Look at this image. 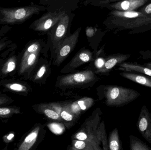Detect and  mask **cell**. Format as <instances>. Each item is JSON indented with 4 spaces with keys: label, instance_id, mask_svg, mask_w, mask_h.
<instances>
[{
    "label": "cell",
    "instance_id": "9c48e42d",
    "mask_svg": "<svg viewBox=\"0 0 151 150\" xmlns=\"http://www.w3.org/2000/svg\"><path fill=\"white\" fill-rule=\"evenodd\" d=\"M44 128L41 125L37 124L28 133L23 136L17 144L18 150H30L36 147L44 135Z\"/></svg>",
    "mask_w": 151,
    "mask_h": 150
},
{
    "label": "cell",
    "instance_id": "44dd1931",
    "mask_svg": "<svg viewBox=\"0 0 151 150\" xmlns=\"http://www.w3.org/2000/svg\"><path fill=\"white\" fill-rule=\"evenodd\" d=\"M109 149L111 150H122V142L119 135V131L115 128L111 132L109 136Z\"/></svg>",
    "mask_w": 151,
    "mask_h": 150
},
{
    "label": "cell",
    "instance_id": "52a82bcc",
    "mask_svg": "<svg viewBox=\"0 0 151 150\" xmlns=\"http://www.w3.org/2000/svg\"><path fill=\"white\" fill-rule=\"evenodd\" d=\"M81 28H78L72 34L67 36L54 54L53 64L59 67L73 51L78 40Z\"/></svg>",
    "mask_w": 151,
    "mask_h": 150
},
{
    "label": "cell",
    "instance_id": "cb8c5ba5",
    "mask_svg": "<svg viewBox=\"0 0 151 150\" xmlns=\"http://www.w3.org/2000/svg\"><path fill=\"white\" fill-rule=\"evenodd\" d=\"M47 69V65L46 64H43L39 67V69L34 74L31 75L29 77L31 81L38 82L44 77L46 74Z\"/></svg>",
    "mask_w": 151,
    "mask_h": 150
},
{
    "label": "cell",
    "instance_id": "9a60e30c",
    "mask_svg": "<svg viewBox=\"0 0 151 150\" xmlns=\"http://www.w3.org/2000/svg\"><path fill=\"white\" fill-rule=\"evenodd\" d=\"M119 70L129 72H135L143 74L151 77V69L144 64H138L137 63L124 62L119 64Z\"/></svg>",
    "mask_w": 151,
    "mask_h": 150
},
{
    "label": "cell",
    "instance_id": "1f68e13d",
    "mask_svg": "<svg viewBox=\"0 0 151 150\" xmlns=\"http://www.w3.org/2000/svg\"><path fill=\"white\" fill-rule=\"evenodd\" d=\"M51 1H53V0H41L40 2L41 3H43Z\"/></svg>",
    "mask_w": 151,
    "mask_h": 150
},
{
    "label": "cell",
    "instance_id": "7402d4cb",
    "mask_svg": "<svg viewBox=\"0 0 151 150\" xmlns=\"http://www.w3.org/2000/svg\"><path fill=\"white\" fill-rule=\"evenodd\" d=\"M129 148L131 150H151L145 143L135 136H129Z\"/></svg>",
    "mask_w": 151,
    "mask_h": 150
},
{
    "label": "cell",
    "instance_id": "6da1fadb",
    "mask_svg": "<svg viewBox=\"0 0 151 150\" xmlns=\"http://www.w3.org/2000/svg\"><path fill=\"white\" fill-rule=\"evenodd\" d=\"M44 45L41 40H35L28 43L24 49L19 61L17 73L18 76L29 79L39 61L40 54Z\"/></svg>",
    "mask_w": 151,
    "mask_h": 150
},
{
    "label": "cell",
    "instance_id": "7a4b0ae2",
    "mask_svg": "<svg viewBox=\"0 0 151 150\" xmlns=\"http://www.w3.org/2000/svg\"><path fill=\"white\" fill-rule=\"evenodd\" d=\"M104 24L109 30L116 31L130 30V34L141 33L151 30V14L133 19H122L108 16Z\"/></svg>",
    "mask_w": 151,
    "mask_h": 150
},
{
    "label": "cell",
    "instance_id": "277c9868",
    "mask_svg": "<svg viewBox=\"0 0 151 150\" xmlns=\"http://www.w3.org/2000/svg\"><path fill=\"white\" fill-rule=\"evenodd\" d=\"M42 5H33L19 8L2 9L0 10V23H20L47 9Z\"/></svg>",
    "mask_w": 151,
    "mask_h": 150
},
{
    "label": "cell",
    "instance_id": "5bb4252c",
    "mask_svg": "<svg viewBox=\"0 0 151 150\" xmlns=\"http://www.w3.org/2000/svg\"><path fill=\"white\" fill-rule=\"evenodd\" d=\"M131 54H115L107 56L105 60L104 65L99 68L96 71L98 73H106L111 71L117 65L124 62L131 57Z\"/></svg>",
    "mask_w": 151,
    "mask_h": 150
},
{
    "label": "cell",
    "instance_id": "5b68a950",
    "mask_svg": "<svg viewBox=\"0 0 151 150\" xmlns=\"http://www.w3.org/2000/svg\"><path fill=\"white\" fill-rule=\"evenodd\" d=\"M97 80L94 72L88 70L62 76L58 79L56 85L61 89L86 87Z\"/></svg>",
    "mask_w": 151,
    "mask_h": 150
},
{
    "label": "cell",
    "instance_id": "83f0119b",
    "mask_svg": "<svg viewBox=\"0 0 151 150\" xmlns=\"http://www.w3.org/2000/svg\"><path fill=\"white\" fill-rule=\"evenodd\" d=\"M13 102L14 100L6 95H0V106L10 105Z\"/></svg>",
    "mask_w": 151,
    "mask_h": 150
},
{
    "label": "cell",
    "instance_id": "f1b7e54d",
    "mask_svg": "<svg viewBox=\"0 0 151 150\" xmlns=\"http://www.w3.org/2000/svg\"><path fill=\"white\" fill-rule=\"evenodd\" d=\"M15 133L13 132H9L3 137V141L5 144H9L14 140Z\"/></svg>",
    "mask_w": 151,
    "mask_h": 150
},
{
    "label": "cell",
    "instance_id": "8fae6325",
    "mask_svg": "<svg viewBox=\"0 0 151 150\" xmlns=\"http://www.w3.org/2000/svg\"><path fill=\"white\" fill-rule=\"evenodd\" d=\"M93 59L92 53L88 49H82L78 52L71 60L61 70L63 73H70L84 63Z\"/></svg>",
    "mask_w": 151,
    "mask_h": 150
},
{
    "label": "cell",
    "instance_id": "3957f363",
    "mask_svg": "<svg viewBox=\"0 0 151 150\" xmlns=\"http://www.w3.org/2000/svg\"><path fill=\"white\" fill-rule=\"evenodd\" d=\"M105 98L106 105L121 107L138 98L141 94L134 89L118 85L106 86Z\"/></svg>",
    "mask_w": 151,
    "mask_h": 150
},
{
    "label": "cell",
    "instance_id": "e0dca14e",
    "mask_svg": "<svg viewBox=\"0 0 151 150\" xmlns=\"http://www.w3.org/2000/svg\"><path fill=\"white\" fill-rule=\"evenodd\" d=\"M19 60L15 55H11L0 67V78H4L10 73L17 70Z\"/></svg>",
    "mask_w": 151,
    "mask_h": 150
},
{
    "label": "cell",
    "instance_id": "4fadbf2b",
    "mask_svg": "<svg viewBox=\"0 0 151 150\" xmlns=\"http://www.w3.org/2000/svg\"><path fill=\"white\" fill-rule=\"evenodd\" d=\"M149 0H124L106 5L103 8L111 10L134 11L142 7Z\"/></svg>",
    "mask_w": 151,
    "mask_h": 150
},
{
    "label": "cell",
    "instance_id": "f546056e",
    "mask_svg": "<svg viewBox=\"0 0 151 150\" xmlns=\"http://www.w3.org/2000/svg\"><path fill=\"white\" fill-rule=\"evenodd\" d=\"M139 11L146 15L151 14V3L143 7Z\"/></svg>",
    "mask_w": 151,
    "mask_h": 150
},
{
    "label": "cell",
    "instance_id": "d4e9b609",
    "mask_svg": "<svg viewBox=\"0 0 151 150\" xmlns=\"http://www.w3.org/2000/svg\"><path fill=\"white\" fill-rule=\"evenodd\" d=\"M122 1L124 0H87V4H89L94 6L103 8L104 6L109 4Z\"/></svg>",
    "mask_w": 151,
    "mask_h": 150
},
{
    "label": "cell",
    "instance_id": "7c38bea8",
    "mask_svg": "<svg viewBox=\"0 0 151 150\" xmlns=\"http://www.w3.org/2000/svg\"><path fill=\"white\" fill-rule=\"evenodd\" d=\"M0 85L4 91H9L19 95L27 96L31 91V87L27 83L16 79L0 80Z\"/></svg>",
    "mask_w": 151,
    "mask_h": 150
},
{
    "label": "cell",
    "instance_id": "4316f807",
    "mask_svg": "<svg viewBox=\"0 0 151 150\" xmlns=\"http://www.w3.org/2000/svg\"><path fill=\"white\" fill-rule=\"evenodd\" d=\"M139 53L142 56V58L144 60H151V51L150 50L140 51ZM144 65L151 69V61L147 63H144Z\"/></svg>",
    "mask_w": 151,
    "mask_h": 150
},
{
    "label": "cell",
    "instance_id": "ac0fdd59",
    "mask_svg": "<svg viewBox=\"0 0 151 150\" xmlns=\"http://www.w3.org/2000/svg\"><path fill=\"white\" fill-rule=\"evenodd\" d=\"M100 144L89 141H79L73 139L70 149L83 150H102Z\"/></svg>",
    "mask_w": 151,
    "mask_h": 150
},
{
    "label": "cell",
    "instance_id": "8992f818",
    "mask_svg": "<svg viewBox=\"0 0 151 150\" xmlns=\"http://www.w3.org/2000/svg\"><path fill=\"white\" fill-rule=\"evenodd\" d=\"M70 16L66 13L51 29V45L54 54L68 36L67 33L70 25Z\"/></svg>",
    "mask_w": 151,
    "mask_h": 150
},
{
    "label": "cell",
    "instance_id": "ffe728a7",
    "mask_svg": "<svg viewBox=\"0 0 151 150\" xmlns=\"http://www.w3.org/2000/svg\"><path fill=\"white\" fill-rule=\"evenodd\" d=\"M33 107L36 112L44 114L51 119L58 122L62 121L60 114L53 108L47 107V105H35L33 106Z\"/></svg>",
    "mask_w": 151,
    "mask_h": 150
},
{
    "label": "cell",
    "instance_id": "603a6c76",
    "mask_svg": "<svg viewBox=\"0 0 151 150\" xmlns=\"http://www.w3.org/2000/svg\"><path fill=\"white\" fill-rule=\"evenodd\" d=\"M22 113L20 108L17 106H0V117L2 118H9L14 114Z\"/></svg>",
    "mask_w": 151,
    "mask_h": 150
},
{
    "label": "cell",
    "instance_id": "4dcf8cb0",
    "mask_svg": "<svg viewBox=\"0 0 151 150\" xmlns=\"http://www.w3.org/2000/svg\"><path fill=\"white\" fill-rule=\"evenodd\" d=\"M7 44L5 43H0V51L4 49L6 47Z\"/></svg>",
    "mask_w": 151,
    "mask_h": 150
},
{
    "label": "cell",
    "instance_id": "d6986e66",
    "mask_svg": "<svg viewBox=\"0 0 151 150\" xmlns=\"http://www.w3.org/2000/svg\"><path fill=\"white\" fill-rule=\"evenodd\" d=\"M147 15L140 11H120L118 10H111L108 16L116 18L122 19H133L137 18L144 17Z\"/></svg>",
    "mask_w": 151,
    "mask_h": 150
},
{
    "label": "cell",
    "instance_id": "ba28073f",
    "mask_svg": "<svg viewBox=\"0 0 151 150\" xmlns=\"http://www.w3.org/2000/svg\"><path fill=\"white\" fill-rule=\"evenodd\" d=\"M66 13L64 11L47 12L33 22L30 28L39 32H47L51 30Z\"/></svg>",
    "mask_w": 151,
    "mask_h": 150
},
{
    "label": "cell",
    "instance_id": "2e32d148",
    "mask_svg": "<svg viewBox=\"0 0 151 150\" xmlns=\"http://www.w3.org/2000/svg\"><path fill=\"white\" fill-rule=\"evenodd\" d=\"M122 77L138 84L151 88V77L135 72L123 71L120 73Z\"/></svg>",
    "mask_w": 151,
    "mask_h": 150
},
{
    "label": "cell",
    "instance_id": "484cf974",
    "mask_svg": "<svg viewBox=\"0 0 151 150\" xmlns=\"http://www.w3.org/2000/svg\"><path fill=\"white\" fill-rule=\"evenodd\" d=\"M60 116L62 120L67 122H74L76 120V116L67 110L63 109L60 112Z\"/></svg>",
    "mask_w": 151,
    "mask_h": 150
},
{
    "label": "cell",
    "instance_id": "30bf717a",
    "mask_svg": "<svg viewBox=\"0 0 151 150\" xmlns=\"http://www.w3.org/2000/svg\"><path fill=\"white\" fill-rule=\"evenodd\" d=\"M137 127L142 137L151 144V113L145 105L140 111Z\"/></svg>",
    "mask_w": 151,
    "mask_h": 150
}]
</instances>
